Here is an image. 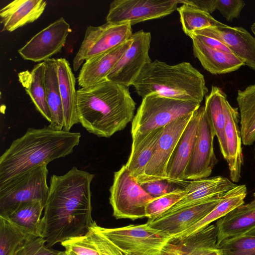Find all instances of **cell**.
<instances>
[{
	"label": "cell",
	"mask_w": 255,
	"mask_h": 255,
	"mask_svg": "<svg viewBox=\"0 0 255 255\" xmlns=\"http://www.w3.org/2000/svg\"><path fill=\"white\" fill-rule=\"evenodd\" d=\"M217 243L216 225L210 224L187 237L171 239L160 255H221Z\"/></svg>",
	"instance_id": "18"
},
{
	"label": "cell",
	"mask_w": 255,
	"mask_h": 255,
	"mask_svg": "<svg viewBox=\"0 0 255 255\" xmlns=\"http://www.w3.org/2000/svg\"><path fill=\"white\" fill-rule=\"evenodd\" d=\"M47 164H42L0 185V216L6 217L21 204L40 201L48 195Z\"/></svg>",
	"instance_id": "6"
},
{
	"label": "cell",
	"mask_w": 255,
	"mask_h": 255,
	"mask_svg": "<svg viewBox=\"0 0 255 255\" xmlns=\"http://www.w3.org/2000/svg\"><path fill=\"white\" fill-rule=\"evenodd\" d=\"M245 5L242 0H216V9L228 21L239 17Z\"/></svg>",
	"instance_id": "41"
},
{
	"label": "cell",
	"mask_w": 255,
	"mask_h": 255,
	"mask_svg": "<svg viewBox=\"0 0 255 255\" xmlns=\"http://www.w3.org/2000/svg\"><path fill=\"white\" fill-rule=\"evenodd\" d=\"M177 10L179 14L182 29L188 36L196 30L226 25L215 19L210 13L190 5L182 4Z\"/></svg>",
	"instance_id": "34"
},
{
	"label": "cell",
	"mask_w": 255,
	"mask_h": 255,
	"mask_svg": "<svg viewBox=\"0 0 255 255\" xmlns=\"http://www.w3.org/2000/svg\"><path fill=\"white\" fill-rule=\"evenodd\" d=\"M196 31L218 39L233 54L242 59L245 65L255 70V37L244 28L226 24Z\"/></svg>",
	"instance_id": "17"
},
{
	"label": "cell",
	"mask_w": 255,
	"mask_h": 255,
	"mask_svg": "<svg viewBox=\"0 0 255 255\" xmlns=\"http://www.w3.org/2000/svg\"><path fill=\"white\" fill-rule=\"evenodd\" d=\"M187 193V191L185 188H183L153 198L146 207V218H152L163 214L182 199Z\"/></svg>",
	"instance_id": "36"
},
{
	"label": "cell",
	"mask_w": 255,
	"mask_h": 255,
	"mask_svg": "<svg viewBox=\"0 0 255 255\" xmlns=\"http://www.w3.org/2000/svg\"><path fill=\"white\" fill-rule=\"evenodd\" d=\"M135 106L128 87L110 80L77 90L79 123L98 137L124 129L132 122Z\"/></svg>",
	"instance_id": "2"
},
{
	"label": "cell",
	"mask_w": 255,
	"mask_h": 255,
	"mask_svg": "<svg viewBox=\"0 0 255 255\" xmlns=\"http://www.w3.org/2000/svg\"><path fill=\"white\" fill-rule=\"evenodd\" d=\"M45 205L40 201L24 203L6 217L37 237H42L41 216Z\"/></svg>",
	"instance_id": "33"
},
{
	"label": "cell",
	"mask_w": 255,
	"mask_h": 255,
	"mask_svg": "<svg viewBox=\"0 0 255 255\" xmlns=\"http://www.w3.org/2000/svg\"><path fill=\"white\" fill-rule=\"evenodd\" d=\"M132 42L131 37L116 48L85 61L78 77L79 85L88 88L108 80V75Z\"/></svg>",
	"instance_id": "20"
},
{
	"label": "cell",
	"mask_w": 255,
	"mask_h": 255,
	"mask_svg": "<svg viewBox=\"0 0 255 255\" xmlns=\"http://www.w3.org/2000/svg\"><path fill=\"white\" fill-rule=\"evenodd\" d=\"M163 129L161 128L154 129L141 140L132 142L130 154L126 165L138 183L144 176L145 168L152 157Z\"/></svg>",
	"instance_id": "29"
},
{
	"label": "cell",
	"mask_w": 255,
	"mask_h": 255,
	"mask_svg": "<svg viewBox=\"0 0 255 255\" xmlns=\"http://www.w3.org/2000/svg\"><path fill=\"white\" fill-rule=\"evenodd\" d=\"M193 113L181 117L164 127L152 157L145 168L144 176L139 183L147 181H170L166 174L168 162Z\"/></svg>",
	"instance_id": "13"
},
{
	"label": "cell",
	"mask_w": 255,
	"mask_h": 255,
	"mask_svg": "<svg viewBox=\"0 0 255 255\" xmlns=\"http://www.w3.org/2000/svg\"><path fill=\"white\" fill-rule=\"evenodd\" d=\"M226 123L225 128L226 155L230 172V177L233 182H238L241 177V170L244 162L242 148V137L238 109L231 106L228 101L225 102Z\"/></svg>",
	"instance_id": "19"
},
{
	"label": "cell",
	"mask_w": 255,
	"mask_h": 255,
	"mask_svg": "<svg viewBox=\"0 0 255 255\" xmlns=\"http://www.w3.org/2000/svg\"><path fill=\"white\" fill-rule=\"evenodd\" d=\"M227 95L222 90L213 86L205 98L204 111L217 136L222 154L226 155L225 128L226 123L225 102Z\"/></svg>",
	"instance_id": "30"
},
{
	"label": "cell",
	"mask_w": 255,
	"mask_h": 255,
	"mask_svg": "<svg viewBox=\"0 0 255 255\" xmlns=\"http://www.w3.org/2000/svg\"><path fill=\"white\" fill-rule=\"evenodd\" d=\"M254 197H255V193L254 194Z\"/></svg>",
	"instance_id": "46"
},
{
	"label": "cell",
	"mask_w": 255,
	"mask_h": 255,
	"mask_svg": "<svg viewBox=\"0 0 255 255\" xmlns=\"http://www.w3.org/2000/svg\"><path fill=\"white\" fill-rule=\"evenodd\" d=\"M203 108L200 106L194 112L174 148L166 169L169 180L184 187L190 181L184 180V171L193 149Z\"/></svg>",
	"instance_id": "16"
},
{
	"label": "cell",
	"mask_w": 255,
	"mask_h": 255,
	"mask_svg": "<svg viewBox=\"0 0 255 255\" xmlns=\"http://www.w3.org/2000/svg\"><path fill=\"white\" fill-rule=\"evenodd\" d=\"M95 228L127 255H160L171 239L168 234L153 228L146 223L140 225L107 228Z\"/></svg>",
	"instance_id": "7"
},
{
	"label": "cell",
	"mask_w": 255,
	"mask_h": 255,
	"mask_svg": "<svg viewBox=\"0 0 255 255\" xmlns=\"http://www.w3.org/2000/svg\"><path fill=\"white\" fill-rule=\"evenodd\" d=\"M94 176L76 167L51 176L41 221L42 236L48 247L89 232L94 221L90 189Z\"/></svg>",
	"instance_id": "1"
},
{
	"label": "cell",
	"mask_w": 255,
	"mask_h": 255,
	"mask_svg": "<svg viewBox=\"0 0 255 255\" xmlns=\"http://www.w3.org/2000/svg\"><path fill=\"white\" fill-rule=\"evenodd\" d=\"M36 237L6 218L0 216V255H14Z\"/></svg>",
	"instance_id": "32"
},
{
	"label": "cell",
	"mask_w": 255,
	"mask_h": 255,
	"mask_svg": "<svg viewBox=\"0 0 255 255\" xmlns=\"http://www.w3.org/2000/svg\"><path fill=\"white\" fill-rule=\"evenodd\" d=\"M247 194L246 186L237 185L225 194L219 203L207 215L186 230L172 237L171 239L190 236L224 217L236 208L245 204L244 200Z\"/></svg>",
	"instance_id": "25"
},
{
	"label": "cell",
	"mask_w": 255,
	"mask_h": 255,
	"mask_svg": "<svg viewBox=\"0 0 255 255\" xmlns=\"http://www.w3.org/2000/svg\"><path fill=\"white\" fill-rule=\"evenodd\" d=\"M71 31L69 24L60 17L33 36L18 52L24 60L44 62L60 52Z\"/></svg>",
	"instance_id": "14"
},
{
	"label": "cell",
	"mask_w": 255,
	"mask_h": 255,
	"mask_svg": "<svg viewBox=\"0 0 255 255\" xmlns=\"http://www.w3.org/2000/svg\"><path fill=\"white\" fill-rule=\"evenodd\" d=\"M88 233L100 255H127L101 234L95 228L93 223Z\"/></svg>",
	"instance_id": "38"
},
{
	"label": "cell",
	"mask_w": 255,
	"mask_h": 255,
	"mask_svg": "<svg viewBox=\"0 0 255 255\" xmlns=\"http://www.w3.org/2000/svg\"><path fill=\"white\" fill-rule=\"evenodd\" d=\"M59 87L64 114L63 129L70 131L79 123L77 112L76 80L69 63L65 58L56 59Z\"/></svg>",
	"instance_id": "24"
},
{
	"label": "cell",
	"mask_w": 255,
	"mask_h": 255,
	"mask_svg": "<svg viewBox=\"0 0 255 255\" xmlns=\"http://www.w3.org/2000/svg\"><path fill=\"white\" fill-rule=\"evenodd\" d=\"M224 195L164 213L148 219L146 223L172 237L186 230L207 215L219 203Z\"/></svg>",
	"instance_id": "15"
},
{
	"label": "cell",
	"mask_w": 255,
	"mask_h": 255,
	"mask_svg": "<svg viewBox=\"0 0 255 255\" xmlns=\"http://www.w3.org/2000/svg\"><path fill=\"white\" fill-rule=\"evenodd\" d=\"M43 62L46 99L51 115V122L49 126L54 129L62 130L64 114L59 87L56 59L50 58Z\"/></svg>",
	"instance_id": "27"
},
{
	"label": "cell",
	"mask_w": 255,
	"mask_h": 255,
	"mask_svg": "<svg viewBox=\"0 0 255 255\" xmlns=\"http://www.w3.org/2000/svg\"><path fill=\"white\" fill-rule=\"evenodd\" d=\"M44 74L45 66L42 62L36 65L30 72L19 73L18 77L36 110L50 123L51 115L46 99Z\"/></svg>",
	"instance_id": "28"
},
{
	"label": "cell",
	"mask_w": 255,
	"mask_h": 255,
	"mask_svg": "<svg viewBox=\"0 0 255 255\" xmlns=\"http://www.w3.org/2000/svg\"><path fill=\"white\" fill-rule=\"evenodd\" d=\"M244 235L249 236H255V228L249 230L248 232H247Z\"/></svg>",
	"instance_id": "43"
},
{
	"label": "cell",
	"mask_w": 255,
	"mask_h": 255,
	"mask_svg": "<svg viewBox=\"0 0 255 255\" xmlns=\"http://www.w3.org/2000/svg\"><path fill=\"white\" fill-rule=\"evenodd\" d=\"M215 134L204 107L202 111L193 149L184 171L185 180L208 178L218 160L214 149Z\"/></svg>",
	"instance_id": "12"
},
{
	"label": "cell",
	"mask_w": 255,
	"mask_h": 255,
	"mask_svg": "<svg viewBox=\"0 0 255 255\" xmlns=\"http://www.w3.org/2000/svg\"><path fill=\"white\" fill-rule=\"evenodd\" d=\"M57 255H67L65 251H59Z\"/></svg>",
	"instance_id": "45"
},
{
	"label": "cell",
	"mask_w": 255,
	"mask_h": 255,
	"mask_svg": "<svg viewBox=\"0 0 255 255\" xmlns=\"http://www.w3.org/2000/svg\"><path fill=\"white\" fill-rule=\"evenodd\" d=\"M110 192V203L116 219L134 221L146 218V207L153 197L143 189L126 164L114 173Z\"/></svg>",
	"instance_id": "8"
},
{
	"label": "cell",
	"mask_w": 255,
	"mask_h": 255,
	"mask_svg": "<svg viewBox=\"0 0 255 255\" xmlns=\"http://www.w3.org/2000/svg\"><path fill=\"white\" fill-rule=\"evenodd\" d=\"M67 255H100L89 233L71 238L61 243Z\"/></svg>",
	"instance_id": "37"
},
{
	"label": "cell",
	"mask_w": 255,
	"mask_h": 255,
	"mask_svg": "<svg viewBox=\"0 0 255 255\" xmlns=\"http://www.w3.org/2000/svg\"><path fill=\"white\" fill-rule=\"evenodd\" d=\"M59 252L48 247L43 237H36L29 241L14 255H57Z\"/></svg>",
	"instance_id": "40"
},
{
	"label": "cell",
	"mask_w": 255,
	"mask_h": 255,
	"mask_svg": "<svg viewBox=\"0 0 255 255\" xmlns=\"http://www.w3.org/2000/svg\"><path fill=\"white\" fill-rule=\"evenodd\" d=\"M237 185L229 179L221 176L190 181L185 187L187 194L165 213L224 195Z\"/></svg>",
	"instance_id": "21"
},
{
	"label": "cell",
	"mask_w": 255,
	"mask_h": 255,
	"mask_svg": "<svg viewBox=\"0 0 255 255\" xmlns=\"http://www.w3.org/2000/svg\"><path fill=\"white\" fill-rule=\"evenodd\" d=\"M133 33L129 22L89 26L75 56L73 62L74 71L87 60L109 51L129 39Z\"/></svg>",
	"instance_id": "9"
},
{
	"label": "cell",
	"mask_w": 255,
	"mask_h": 255,
	"mask_svg": "<svg viewBox=\"0 0 255 255\" xmlns=\"http://www.w3.org/2000/svg\"><path fill=\"white\" fill-rule=\"evenodd\" d=\"M192 40L194 56L212 74L232 72L245 65L242 59L232 53L210 47L196 39Z\"/></svg>",
	"instance_id": "23"
},
{
	"label": "cell",
	"mask_w": 255,
	"mask_h": 255,
	"mask_svg": "<svg viewBox=\"0 0 255 255\" xmlns=\"http://www.w3.org/2000/svg\"><path fill=\"white\" fill-rule=\"evenodd\" d=\"M179 4H186L193 6L209 13L216 9V0H178Z\"/></svg>",
	"instance_id": "42"
},
{
	"label": "cell",
	"mask_w": 255,
	"mask_h": 255,
	"mask_svg": "<svg viewBox=\"0 0 255 255\" xmlns=\"http://www.w3.org/2000/svg\"><path fill=\"white\" fill-rule=\"evenodd\" d=\"M237 101L242 140L245 145H251L255 141V84L239 90Z\"/></svg>",
	"instance_id": "31"
},
{
	"label": "cell",
	"mask_w": 255,
	"mask_h": 255,
	"mask_svg": "<svg viewBox=\"0 0 255 255\" xmlns=\"http://www.w3.org/2000/svg\"><path fill=\"white\" fill-rule=\"evenodd\" d=\"M46 1L43 0H15L0 10L1 31L12 32L37 20L44 12Z\"/></svg>",
	"instance_id": "22"
},
{
	"label": "cell",
	"mask_w": 255,
	"mask_h": 255,
	"mask_svg": "<svg viewBox=\"0 0 255 255\" xmlns=\"http://www.w3.org/2000/svg\"><path fill=\"white\" fill-rule=\"evenodd\" d=\"M139 184L143 189L153 198L183 188L180 187L182 185L167 180L147 181Z\"/></svg>",
	"instance_id": "39"
},
{
	"label": "cell",
	"mask_w": 255,
	"mask_h": 255,
	"mask_svg": "<svg viewBox=\"0 0 255 255\" xmlns=\"http://www.w3.org/2000/svg\"><path fill=\"white\" fill-rule=\"evenodd\" d=\"M251 30L255 36V22H254L251 27Z\"/></svg>",
	"instance_id": "44"
},
{
	"label": "cell",
	"mask_w": 255,
	"mask_h": 255,
	"mask_svg": "<svg viewBox=\"0 0 255 255\" xmlns=\"http://www.w3.org/2000/svg\"><path fill=\"white\" fill-rule=\"evenodd\" d=\"M242 205L217 221V244L225 239L243 235L255 228V209H246Z\"/></svg>",
	"instance_id": "26"
},
{
	"label": "cell",
	"mask_w": 255,
	"mask_h": 255,
	"mask_svg": "<svg viewBox=\"0 0 255 255\" xmlns=\"http://www.w3.org/2000/svg\"><path fill=\"white\" fill-rule=\"evenodd\" d=\"M217 245L221 255H255V236H236Z\"/></svg>",
	"instance_id": "35"
},
{
	"label": "cell",
	"mask_w": 255,
	"mask_h": 255,
	"mask_svg": "<svg viewBox=\"0 0 255 255\" xmlns=\"http://www.w3.org/2000/svg\"><path fill=\"white\" fill-rule=\"evenodd\" d=\"M81 133L54 129L49 126L29 128L0 156V185L42 164L72 153Z\"/></svg>",
	"instance_id": "3"
},
{
	"label": "cell",
	"mask_w": 255,
	"mask_h": 255,
	"mask_svg": "<svg viewBox=\"0 0 255 255\" xmlns=\"http://www.w3.org/2000/svg\"><path fill=\"white\" fill-rule=\"evenodd\" d=\"M178 0H115L106 17L107 22H129L131 25L166 16L177 10Z\"/></svg>",
	"instance_id": "10"
},
{
	"label": "cell",
	"mask_w": 255,
	"mask_h": 255,
	"mask_svg": "<svg viewBox=\"0 0 255 255\" xmlns=\"http://www.w3.org/2000/svg\"><path fill=\"white\" fill-rule=\"evenodd\" d=\"M132 42L107 77V79L128 87L132 86L143 68L152 61L149 55L151 34L140 30L131 36Z\"/></svg>",
	"instance_id": "11"
},
{
	"label": "cell",
	"mask_w": 255,
	"mask_h": 255,
	"mask_svg": "<svg viewBox=\"0 0 255 255\" xmlns=\"http://www.w3.org/2000/svg\"><path fill=\"white\" fill-rule=\"evenodd\" d=\"M132 86L142 99L156 93L200 103L208 91L203 75L188 62L169 65L158 60L151 61L143 68Z\"/></svg>",
	"instance_id": "4"
},
{
	"label": "cell",
	"mask_w": 255,
	"mask_h": 255,
	"mask_svg": "<svg viewBox=\"0 0 255 255\" xmlns=\"http://www.w3.org/2000/svg\"><path fill=\"white\" fill-rule=\"evenodd\" d=\"M200 103L149 94L142 102L131 122L132 142H138L151 131L164 128L174 121L193 113Z\"/></svg>",
	"instance_id": "5"
}]
</instances>
